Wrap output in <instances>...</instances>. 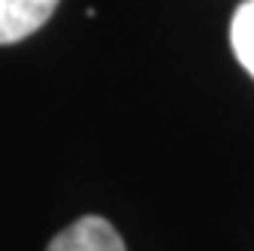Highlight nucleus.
<instances>
[{
  "mask_svg": "<svg viewBox=\"0 0 254 251\" xmlns=\"http://www.w3.org/2000/svg\"><path fill=\"white\" fill-rule=\"evenodd\" d=\"M46 251H127L118 230L100 215H85L64 227Z\"/></svg>",
  "mask_w": 254,
  "mask_h": 251,
  "instance_id": "obj_1",
  "label": "nucleus"
},
{
  "mask_svg": "<svg viewBox=\"0 0 254 251\" xmlns=\"http://www.w3.org/2000/svg\"><path fill=\"white\" fill-rule=\"evenodd\" d=\"M230 46L239 64L254 79V0H242L230 21Z\"/></svg>",
  "mask_w": 254,
  "mask_h": 251,
  "instance_id": "obj_3",
  "label": "nucleus"
},
{
  "mask_svg": "<svg viewBox=\"0 0 254 251\" xmlns=\"http://www.w3.org/2000/svg\"><path fill=\"white\" fill-rule=\"evenodd\" d=\"M61 0H0V46L27 40L52 18Z\"/></svg>",
  "mask_w": 254,
  "mask_h": 251,
  "instance_id": "obj_2",
  "label": "nucleus"
}]
</instances>
